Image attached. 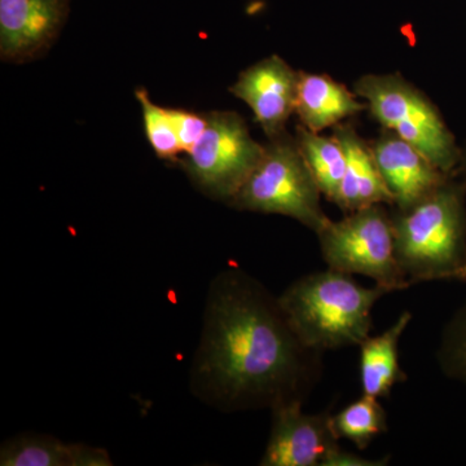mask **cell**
Here are the masks:
<instances>
[{
    "label": "cell",
    "instance_id": "cell-1",
    "mask_svg": "<svg viewBox=\"0 0 466 466\" xmlns=\"http://www.w3.org/2000/svg\"><path fill=\"white\" fill-rule=\"evenodd\" d=\"M323 357L300 341L279 297L242 269L227 268L208 288L191 390L222 412L305 401Z\"/></svg>",
    "mask_w": 466,
    "mask_h": 466
},
{
    "label": "cell",
    "instance_id": "cell-2",
    "mask_svg": "<svg viewBox=\"0 0 466 466\" xmlns=\"http://www.w3.org/2000/svg\"><path fill=\"white\" fill-rule=\"evenodd\" d=\"M390 293L363 287L336 269L314 272L294 281L279 296L281 309L300 341L325 352L360 346L370 336L376 303Z\"/></svg>",
    "mask_w": 466,
    "mask_h": 466
},
{
    "label": "cell",
    "instance_id": "cell-3",
    "mask_svg": "<svg viewBox=\"0 0 466 466\" xmlns=\"http://www.w3.org/2000/svg\"><path fill=\"white\" fill-rule=\"evenodd\" d=\"M395 253L410 284L466 276V180L455 175L431 196L392 217Z\"/></svg>",
    "mask_w": 466,
    "mask_h": 466
},
{
    "label": "cell",
    "instance_id": "cell-4",
    "mask_svg": "<svg viewBox=\"0 0 466 466\" xmlns=\"http://www.w3.org/2000/svg\"><path fill=\"white\" fill-rule=\"evenodd\" d=\"M354 91L385 130L415 147L443 173L455 175L462 152L440 110L419 88L400 75H367L355 82Z\"/></svg>",
    "mask_w": 466,
    "mask_h": 466
},
{
    "label": "cell",
    "instance_id": "cell-5",
    "mask_svg": "<svg viewBox=\"0 0 466 466\" xmlns=\"http://www.w3.org/2000/svg\"><path fill=\"white\" fill-rule=\"evenodd\" d=\"M321 196L296 137L284 134L269 140L259 164L228 205L291 218L319 233L330 220L321 208Z\"/></svg>",
    "mask_w": 466,
    "mask_h": 466
},
{
    "label": "cell",
    "instance_id": "cell-6",
    "mask_svg": "<svg viewBox=\"0 0 466 466\" xmlns=\"http://www.w3.org/2000/svg\"><path fill=\"white\" fill-rule=\"evenodd\" d=\"M317 236L328 268L366 276L390 293L412 287L398 262L392 217L382 204L330 219Z\"/></svg>",
    "mask_w": 466,
    "mask_h": 466
},
{
    "label": "cell",
    "instance_id": "cell-7",
    "mask_svg": "<svg viewBox=\"0 0 466 466\" xmlns=\"http://www.w3.org/2000/svg\"><path fill=\"white\" fill-rule=\"evenodd\" d=\"M207 118L204 134L179 164L202 193L228 204L259 164L266 146L253 139L238 113L216 110Z\"/></svg>",
    "mask_w": 466,
    "mask_h": 466
},
{
    "label": "cell",
    "instance_id": "cell-8",
    "mask_svg": "<svg viewBox=\"0 0 466 466\" xmlns=\"http://www.w3.org/2000/svg\"><path fill=\"white\" fill-rule=\"evenodd\" d=\"M303 403L289 401L272 408L271 433L259 465L321 466L339 446L330 422L332 413H306Z\"/></svg>",
    "mask_w": 466,
    "mask_h": 466
},
{
    "label": "cell",
    "instance_id": "cell-9",
    "mask_svg": "<svg viewBox=\"0 0 466 466\" xmlns=\"http://www.w3.org/2000/svg\"><path fill=\"white\" fill-rule=\"evenodd\" d=\"M70 0H0V56L35 60L50 50L69 16Z\"/></svg>",
    "mask_w": 466,
    "mask_h": 466
},
{
    "label": "cell",
    "instance_id": "cell-10",
    "mask_svg": "<svg viewBox=\"0 0 466 466\" xmlns=\"http://www.w3.org/2000/svg\"><path fill=\"white\" fill-rule=\"evenodd\" d=\"M299 76L284 58L271 55L245 69L229 91L248 104L257 124L272 140L287 134L285 126L296 113Z\"/></svg>",
    "mask_w": 466,
    "mask_h": 466
},
{
    "label": "cell",
    "instance_id": "cell-11",
    "mask_svg": "<svg viewBox=\"0 0 466 466\" xmlns=\"http://www.w3.org/2000/svg\"><path fill=\"white\" fill-rule=\"evenodd\" d=\"M370 148L398 210L415 207L453 177L391 131L385 130Z\"/></svg>",
    "mask_w": 466,
    "mask_h": 466
},
{
    "label": "cell",
    "instance_id": "cell-12",
    "mask_svg": "<svg viewBox=\"0 0 466 466\" xmlns=\"http://www.w3.org/2000/svg\"><path fill=\"white\" fill-rule=\"evenodd\" d=\"M333 137L341 144L346 156L345 177L337 207L349 214L373 205H394L370 144L348 124L334 126Z\"/></svg>",
    "mask_w": 466,
    "mask_h": 466
},
{
    "label": "cell",
    "instance_id": "cell-13",
    "mask_svg": "<svg viewBox=\"0 0 466 466\" xmlns=\"http://www.w3.org/2000/svg\"><path fill=\"white\" fill-rule=\"evenodd\" d=\"M366 108L367 104L358 100L355 92L329 76L299 72L296 113L312 133L320 134Z\"/></svg>",
    "mask_w": 466,
    "mask_h": 466
},
{
    "label": "cell",
    "instance_id": "cell-14",
    "mask_svg": "<svg viewBox=\"0 0 466 466\" xmlns=\"http://www.w3.org/2000/svg\"><path fill=\"white\" fill-rule=\"evenodd\" d=\"M412 319V312H401L385 332L368 337L359 346L363 394L379 400L388 398L395 385L407 381V375L401 370L400 361V342Z\"/></svg>",
    "mask_w": 466,
    "mask_h": 466
},
{
    "label": "cell",
    "instance_id": "cell-15",
    "mask_svg": "<svg viewBox=\"0 0 466 466\" xmlns=\"http://www.w3.org/2000/svg\"><path fill=\"white\" fill-rule=\"evenodd\" d=\"M296 142L317 182L321 195L336 204L346 170V156L336 137L312 133L305 126L297 128Z\"/></svg>",
    "mask_w": 466,
    "mask_h": 466
},
{
    "label": "cell",
    "instance_id": "cell-16",
    "mask_svg": "<svg viewBox=\"0 0 466 466\" xmlns=\"http://www.w3.org/2000/svg\"><path fill=\"white\" fill-rule=\"evenodd\" d=\"M84 443H66L47 434H20L2 444V466H81Z\"/></svg>",
    "mask_w": 466,
    "mask_h": 466
},
{
    "label": "cell",
    "instance_id": "cell-17",
    "mask_svg": "<svg viewBox=\"0 0 466 466\" xmlns=\"http://www.w3.org/2000/svg\"><path fill=\"white\" fill-rule=\"evenodd\" d=\"M337 440H348L358 450H366L389 431L388 416L379 398L363 394L336 415L330 416Z\"/></svg>",
    "mask_w": 466,
    "mask_h": 466
},
{
    "label": "cell",
    "instance_id": "cell-18",
    "mask_svg": "<svg viewBox=\"0 0 466 466\" xmlns=\"http://www.w3.org/2000/svg\"><path fill=\"white\" fill-rule=\"evenodd\" d=\"M137 99L142 106L144 130L156 155L161 159L179 161L183 150L177 140L170 108L159 106L143 88H137Z\"/></svg>",
    "mask_w": 466,
    "mask_h": 466
},
{
    "label": "cell",
    "instance_id": "cell-19",
    "mask_svg": "<svg viewBox=\"0 0 466 466\" xmlns=\"http://www.w3.org/2000/svg\"><path fill=\"white\" fill-rule=\"evenodd\" d=\"M437 361L447 379L466 386V300L441 330Z\"/></svg>",
    "mask_w": 466,
    "mask_h": 466
},
{
    "label": "cell",
    "instance_id": "cell-20",
    "mask_svg": "<svg viewBox=\"0 0 466 466\" xmlns=\"http://www.w3.org/2000/svg\"><path fill=\"white\" fill-rule=\"evenodd\" d=\"M170 113L184 156L195 147L204 134L208 125L207 115H198L183 109H170Z\"/></svg>",
    "mask_w": 466,
    "mask_h": 466
},
{
    "label": "cell",
    "instance_id": "cell-21",
    "mask_svg": "<svg viewBox=\"0 0 466 466\" xmlns=\"http://www.w3.org/2000/svg\"><path fill=\"white\" fill-rule=\"evenodd\" d=\"M389 462H390V456L375 460L367 459L339 446L323 460L321 466H386Z\"/></svg>",
    "mask_w": 466,
    "mask_h": 466
},
{
    "label": "cell",
    "instance_id": "cell-22",
    "mask_svg": "<svg viewBox=\"0 0 466 466\" xmlns=\"http://www.w3.org/2000/svg\"><path fill=\"white\" fill-rule=\"evenodd\" d=\"M460 167H462L466 173V155H462L461 165H460Z\"/></svg>",
    "mask_w": 466,
    "mask_h": 466
},
{
    "label": "cell",
    "instance_id": "cell-23",
    "mask_svg": "<svg viewBox=\"0 0 466 466\" xmlns=\"http://www.w3.org/2000/svg\"><path fill=\"white\" fill-rule=\"evenodd\" d=\"M464 283H466V276H465V280H464Z\"/></svg>",
    "mask_w": 466,
    "mask_h": 466
}]
</instances>
